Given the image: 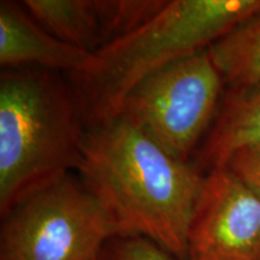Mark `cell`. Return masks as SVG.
I'll list each match as a JSON object with an SVG mask.
<instances>
[{"label": "cell", "mask_w": 260, "mask_h": 260, "mask_svg": "<svg viewBox=\"0 0 260 260\" xmlns=\"http://www.w3.org/2000/svg\"><path fill=\"white\" fill-rule=\"evenodd\" d=\"M35 21L59 40L95 53L105 46L96 0H25Z\"/></svg>", "instance_id": "obj_9"}, {"label": "cell", "mask_w": 260, "mask_h": 260, "mask_svg": "<svg viewBox=\"0 0 260 260\" xmlns=\"http://www.w3.org/2000/svg\"><path fill=\"white\" fill-rule=\"evenodd\" d=\"M24 6L0 3V64L5 68L34 65L75 75L89 68L93 53L59 40L32 18Z\"/></svg>", "instance_id": "obj_7"}, {"label": "cell", "mask_w": 260, "mask_h": 260, "mask_svg": "<svg viewBox=\"0 0 260 260\" xmlns=\"http://www.w3.org/2000/svg\"><path fill=\"white\" fill-rule=\"evenodd\" d=\"M77 171L121 236L144 237L187 260L191 213L204 180L197 167L172 158L118 116L86 132Z\"/></svg>", "instance_id": "obj_1"}, {"label": "cell", "mask_w": 260, "mask_h": 260, "mask_svg": "<svg viewBox=\"0 0 260 260\" xmlns=\"http://www.w3.org/2000/svg\"><path fill=\"white\" fill-rule=\"evenodd\" d=\"M105 46L154 17L168 2L162 0H96Z\"/></svg>", "instance_id": "obj_11"}, {"label": "cell", "mask_w": 260, "mask_h": 260, "mask_svg": "<svg viewBox=\"0 0 260 260\" xmlns=\"http://www.w3.org/2000/svg\"><path fill=\"white\" fill-rule=\"evenodd\" d=\"M117 236L109 211L68 175L3 217L0 260H98Z\"/></svg>", "instance_id": "obj_4"}, {"label": "cell", "mask_w": 260, "mask_h": 260, "mask_svg": "<svg viewBox=\"0 0 260 260\" xmlns=\"http://www.w3.org/2000/svg\"><path fill=\"white\" fill-rule=\"evenodd\" d=\"M98 260H100V259H98Z\"/></svg>", "instance_id": "obj_14"}, {"label": "cell", "mask_w": 260, "mask_h": 260, "mask_svg": "<svg viewBox=\"0 0 260 260\" xmlns=\"http://www.w3.org/2000/svg\"><path fill=\"white\" fill-rule=\"evenodd\" d=\"M223 86L206 48L146 76L125 98L119 116L172 158L188 162L216 116Z\"/></svg>", "instance_id": "obj_5"}, {"label": "cell", "mask_w": 260, "mask_h": 260, "mask_svg": "<svg viewBox=\"0 0 260 260\" xmlns=\"http://www.w3.org/2000/svg\"><path fill=\"white\" fill-rule=\"evenodd\" d=\"M100 260H176L147 239L117 236L104 247Z\"/></svg>", "instance_id": "obj_12"}, {"label": "cell", "mask_w": 260, "mask_h": 260, "mask_svg": "<svg viewBox=\"0 0 260 260\" xmlns=\"http://www.w3.org/2000/svg\"><path fill=\"white\" fill-rule=\"evenodd\" d=\"M76 95L45 69L0 76L2 218L79 167L86 132Z\"/></svg>", "instance_id": "obj_2"}, {"label": "cell", "mask_w": 260, "mask_h": 260, "mask_svg": "<svg viewBox=\"0 0 260 260\" xmlns=\"http://www.w3.org/2000/svg\"><path fill=\"white\" fill-rule=\"evenodd\" d=\"M223 168L232 171L260 198V144L236 151Z\"/></svg>", "instance_id": "obj_13"}, {"label": "cell", "mask_w": 260, "mask_h": 260, "mask_svg": "<svg viewBox=\"0 0 260 260\" xmlns=\"http://www.w3.org/2000/svg\"><path fill=\"white\" fill-rule=\"evenodd\" d=\"M260 144V86L228 90L217 121L200 151L199 164L223 168L236 151Z\"/></svg>", "instance_id": "obj_8"}, {"label": "cell", "mask_w": 260, "mask_h": 260, "mask_svg": "<svg viewBox=\"0 0 260 260\" xmlns=\"http://www.w3.org/2000/svg\"><path fill=\"white\" fill-rule=\"evenodd\" d=\"M260 11V0H174L135 30L95 53L75 75L77 103L90 126L121 115L128 94L171 61L206 50Z\"/></svg>", "instance_id": "obj_3"}, {"label": "cell", "mask_w": 260, "mask_h": 260, "mask_svg": "<svg viewBox=\"0 0 260 260\" xmlns=\"http://www.w3.org/2000/svg\"><path fill=\"white\" fill-rule=\"evenodd\" d=\"M187 260H260V198L226 168L204 176Z\"/></svg>", "instance_id": "obj_6"}, {"label": "cell", "mask_w": 260, "mask_h": 260, "mask_svg": "<svg viewBox=\"0 0 260 260\" xmlns=\"http://www.w3.org/2000/svg\"><path fill=\"white\" fill-rule=\"evenodd\" d=\"M228 90L260 86V11L207 48Z\"/></svg>", "instance_id": "obj_10"}]
</instances>
